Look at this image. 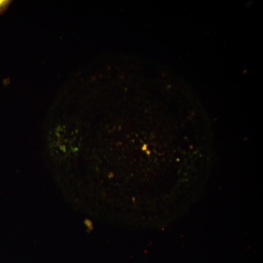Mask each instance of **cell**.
I'll use <instances>...</instances> for the list:
<instances>
[{"mask_svg": "<svg viewBox=\"0 0 263 263\" xmlns=\"http://www.w3.org/2000/svg\"><path fill=\"white\" fill-rule=\"evenodd\" d=\"M11 1L9 0H0V15L6 10Z\"/></svg>", "mask_w": 263, "mask_h": 263, "instance_id": "1", "label": "cell"}]
</instances>
